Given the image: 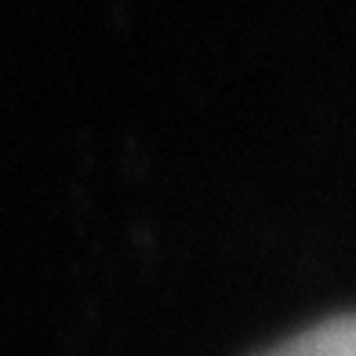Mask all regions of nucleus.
<instances>
[{
	"label": "nucleus",
	"instance_id": "1",
	"mask_svg": "<svg viewBox=\"0 0 356 356\" xmlns=\"http://www.w3.org/2000/svg\"><path fill=\"white\" fill-rule=\"evenodd\" d=\"M262 356H356V320L353 313L320 320L316 327L287 338L284 346L269 349Z\"/></svg>",
	"mask_w": 356,
	"mask_h": 356
}]
</instances>
